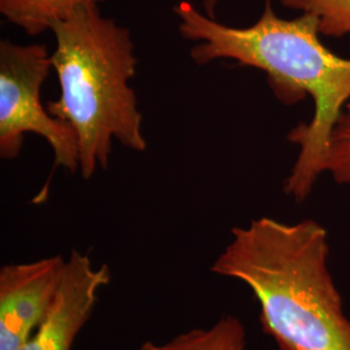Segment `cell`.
Wrapping results in <instances>:
<instances>
[{"label":"cell","instance_id":"obj_11","mask_svg":"<svg viewBox=\"0 0 350 350\" xmlns=\"http://www.w3.org/2000/svg\"><path fill=\"white\" fill-rule=\"evenodd\" d=\"M219 3H221V0H202L204 13H206L209 17L215 18V13H217V8H218Z\"/></svg>","mask_w":350,"mask_h":350},{"label":"cell","instance_id":"obj_1","mask_svg":"<svg viewBox=\"0 0 350 350\" xmlns=\"http://www.w3.org/2000/svg\"><path fill=\"white\" fill-rule=\"evenodd\" d=\"M174 12L180 36L195 42L191 49L195 63L234 60L238 66L262 70L274 96L286 105L313 99L312 120L301 122L287 137L300 152L284 192L297 202L306 200L325 173L331 134L349 104L350 59L325 47L314 16L280 18L273 0H265L260 18L247 27L221 24L187 0L179 1Z\"/></svg>","mask_w":350,"mask_h":350},{"label":"cell","instance_id":"obj_10","mask_svg":"<svg viewBox=\"0 0 350 350\" xmlns=\"http://www.w3.org/2000/svg\"><path fill=\"white\" fill-rule=\"evenodd\" d=\"M325 173L338 185H350V103L338 117L329 138Z\"/></svg>","mask_w":350,"mask_h":350},{"label":"cell","instance_id":"obj_8","mask_svg":"<svg viewBox=\"0 0 350 350\" xmlns=\"http://www.w3.org/2000/svg\"><path fill=\"white\" fill-rule=\"evenodd\" d=\"M247 331L234 315L222 317L209 328H195L166 342H143L138 350H245Z\"/></svg>","mask_w":350,"mask_h":350},{"label":"cell","instance_id":"obj_3","mask_svg":"<svg viewBox=\"0 0 350 350\" xmlns=\"http://www.w3.org/2000/svg\"><path fill=\"white\" fill-rule=\"evenodd\" d=\"M51 31L62 94L47 109L75 129L79 173L88 179L98 166L108 167L113 140L137 152L147 148L143 117L129 85L137 72L135 46L130 30L104 17L99 7L81 8Z\"/></svg>","mask_w":350,"mask_h":350},{"label":"cell","instance_id":"obj_2","mask_svg":"<svg viewBox=\"0 0 350 350\" xmlns=\"http://www.w3.org/2000/svg\"><path fill=\"white\" fill-rule=\"evenodd\" d=\"M328 256V234L318 222L262 217L232 228V240L212 271L250 288L263 332L279 349L350 350V321Z\"/></svg>","mask_w":350,"mask_h":350},{"label":"cell","instance_id":"obj_9","mask_svg":"<svg viewBox=\"0 0 350 350\" xmlns=\"http://www.w3.org/2000/svg\"><path fill=\"white\" fill-rule=\"evenodd\" d=\"M288 10L312 14L319 33L328 37L350 36V0H278Z\"/></svg>","mask_w":350,"mask_h":350},{"label":"cell","instance_id":"obj_5","mask_svg":"<svg viewBox=\"0 0 350 350\" xmlns=\"http://www.w3.org/2000/svg\"><path fill=\"white\" fill-rule=\"evenodd\" d=\"M63 256L0 269V350H18L37 329L63 280Z\"/></svg>","mask_w":350,"mask_h":350},{"label":"cell","instance_id":"obj_4","mask_svg":"<svg viewBox=\"0 0 350 350\" xmlns=\"http://www.w3.org/2000/svg\"><path fill=\"white\" fill-rule=\"evenodd\" d=\"M44 44L0 43V156L16 159L25 134H36L51 146L55 167L79 170L78 137L75 129L42 105L40 90L52 69Z\"/></svg>","mask_w":350,"mask_h":350},{"label":"cell","instance_id":"obj_7","mask_svg":"<svg viewBox=\"0 0 350 350\" xmlns=\"http://www.w3.org/2000/svg\"><path fill=\"white\" fill-rule=\"evenodd\" d=\"M105 0H0L1 16L27 36H39L85 7H99Z\"/></svg>","mask_w":350,"mask_h":350},{"label":"cell","instance_id":"obj_6","mask_svg":"<svg viewBox=\"0 0 350 350\" xmlns=\"http://www.w3.org/2000/svg\"><path fill=\"white\" fill-rule=\"evenodd\" d=\"M109 282L107 265L95 267L88 256L73 250L50 310L18 350H72L77 335L94 312L101 288Z\"/></svg>","mask_w":350,"mask_h":350}]
</instances>
